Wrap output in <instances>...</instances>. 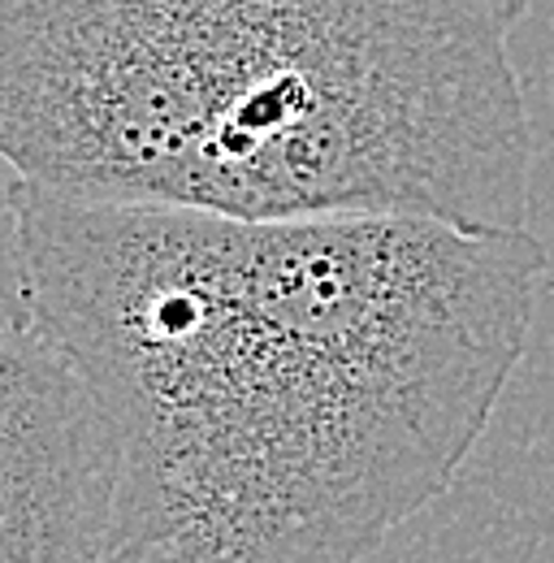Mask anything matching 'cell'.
I'll return each instance as SVG.
<instances>
[{"label": "cell", "instance_id": "6da1fadb", "mask_svg": "<svg viewBox=\"0 0 554 563\" xmlns=\"http://www.w3.org/2000/svg\"><path fill=\"white\" fill-rule=\"evenodd\" d=\"M4 274L91 395L109 563H359L455 486L551 252L433 217L4 196Z\"/></svg>", "mask_w": 554, "mask_h": 563}, {"label": "cell", "instance_id": "7a4b0ae2", "mask_svg": "<svg viewBox=\"0 0 554 563\" xmlns=\"http://www.w3.org/2000/svg\"><path fill=\"white\" fill-rule=\"evenodd\" d=\"M529 0H0L18 178L247 221L529 230Z\"/></svg>", "mask_w": 554, "mask_h": 563}, {"label": "cell", "instance_id": "3957f363", "mask_svg": "<svg viewBox=\"0 0 554 563\" xmlns=\"http://www.w3.org/2000/svg\"><path fill=\"white\" fill-rule=\"evenodd\" d=\"M0 563H109L113 460L87 386L4 274Z\"/></svg>", "mask_w": 554, "mask_h": 563}]
</instances>
